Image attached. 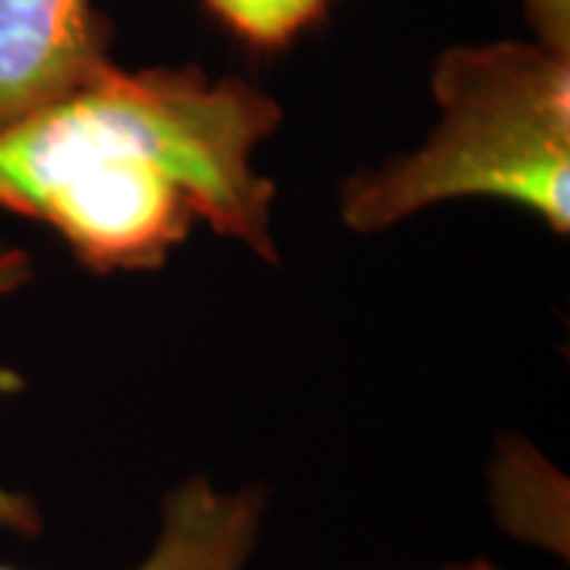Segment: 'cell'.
<instances>
[{
    "mask_svg": "<svg viewBox=\"0 0 570 570\" xmlns=\"http://www.w3.org/2000/svg\"><path fill=\"white\" fill-rule=\"evenodd\" d=\"M283 118L245 77L111 63L0 127V209L51 228L102 276L159 269L197 225L279 266L276 184L257 153Z\"/></svg>",
    "mask_w": 570,
    "mask_h": 570,
    "instance_id": "6da1fadb",
    "label": "cell"
},
{
    "mask_svg": "<svg viewBox=\"0 0 570 570\" xmlns=\"http://www.w3.org/2000/svg\"><path fill=\"white\" fill-rule=\"evenodd\" d=\"M422 142L340 184V223L377 235L460 200H494L570 235V58L532 39L466 41L431 67Z\"/></svg>",
    "mask_w": 570,
    "mask_h": 570,
    "instance_id": "7a4b0ae2",
    "label": "cell"
},
{
    "mask_svg": "<svg viewBox=\"0 0 570 570\" xmlns=\"http://www.w3.org/2000/svg\"><path fill=\"white\" fill-rule=\"evenodd\" d=\"M111 63L96 0H0V127L70 96Z\"/></svg>",
    "mask_w": 570,
    "mask_h": 570,
    "instance_id": "3957f363",
    "label": "cell"
},
{
    "mask_svg": "<svg viewBox=\"0 0 570 570\" xmlns=\"http://www.w3.org/2000/svg\"><path fill=\"white\" fill-rule=\"evenodd\" d=\"M269 513L261 482L219 485L190 472L163 494L156 539L130 570H250ZM0 570H22L0 564Z\"/></svg>",
    "mask_w": 570,
    "mask_h": 570,
    "instance_id": "277c9868",
    "label": "cell"
},
{
    "mask_svg": "<svg viewBox=\"0 0 570 570\" xmlns=\"http://www.w3.org/2000/svg\"><path fill=\"white\" fill-rule=\"evenodd\" d=\"M485 501L508 539L568 564L570 482L523 434H501L485 466Z\"/></svg>",
    "mask_w": 570,
    "mask_h": 570,
    "instance_id": "5b68a950",
    "label": "cell"
},
{
    "mask_svg": "<svg viewBox=\"0 0 570 570\" xmlns=\"http://www.w3.org/2000/svg\"><path fill=\"white\" fill-rule=\"evenodd\" d=\"M336 0H204L209 17L247 48L279 51L311 32Z\"/></svg>",
    "mask_w": 570,
    "mask_h": 570,
    "instance_id": "8992f818",
    "label": "cell"
},
{
    "mask_svg": "<svg viewBox=\"0 0 570 570\" xmlns=\"http://www.w3.org/2000/svg\"><path fill=\"white\" fill-rule=\"evenodd\" d=\"M32 254L20 245H7L0 242V302L17 295L20 288L32 283ZM0 532L22 535V539H36L45 532V513L36 504L32 494L10 489L0 482Z\"/></svg>",
    "mask_w": 570,
    "mask_h": 570,
    "instance_id": "52a82bcc",
    "label": "cell"
},
{
    "mask_svg": "<svg viewBox=\"0 0 570 570\" xmlns=\"http://www.w3.org/2000/svg\"><path fill=\"white\" fill-rule=\"evenodd\" d=\"M530 39L570 58V0H520Z\"/></svg>",
    "mask_w": 570,
    "mask_h": 570,
    "instance_id": "ba28073f",
    "label": "cell"
},
{
    "mask_svg": "<svg viewBox=\"0 0 570 570\" xmlns=\"http://www.w3.org/2000/svg\"><path fill=\"white\" fill-rule=\"evenodd\" d=\"M434 570H508L501 568V564H494L489 558H466V561H450L444 568H434Z\"/></svg>",
    "mask_w": 570,
    "mask_h": 570,
    "instance_id": "9c48e42d",
    "label": "cell"
}]
</instances>
